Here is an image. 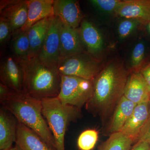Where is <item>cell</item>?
<instances>
[{"instance_id":"4dcf8cb0","label":"cell","mask_w":150,"mask_h":150,"mask_svg":"<svg viewBox=\"0 0 150 150\" xmlns=\"http://www.w3.org/2000/svg\"><path fill=\"white\" fill-rule=\"evenodd\" d=\"M130 150H150L149 146L146 142L143 140H138Z\"/></svg>"},{"instance_id":"d6a6232c","label":"cell","mask_w":150,"mask_h":150,"mask_svg":"<svg viewBox=\"0 0 150 150\" xmlns=\"http://www.w3.org/2000/svg\"><path fill=\"white\" fill-rule=\"evenodd\" d=\"M148 30H149V32L150 33V22L149 23H148Z\"/></svg>"},{"instance_id":"6da1fadb","label":"cell","mask_w":150,"mask_h":150,"mask_svg":"<svg viewBox=\"0 0 150 150\" xmlns=\"http://www.w3.org/2000/svg\"><path fill=\"white\" fill-rule=\"evenodd\" d=\"M129 75L121 62L106 65L93 80V93L85 105L88 111L103 118L112 114L123 96Z\"/></svg>"},{"instance_id":"7402d4cb","label":"cell","mask_w":150,"mask_h":150,"mask_svg":"<svg viewBox=\"0 0 150 150\" xmlns=\"http://www.w3.org/2000/svg\"><path fill=\"white\" fill-rule=\"evenodd\" d=\"M18 31L13 40L12 50L15 59L21 62L28 59L30 44L27 31Z\"/></svg>"},{"instance_id":"8992f818","label":"cell","mask_w":150,"mask_h":150,"mask_svg":"<svg viewBox=\"0 0 150 150\" xmlns=\"http://www.w3.org/2000/svg\"><path fill=\"white\" fill-rule=\"evenodd\" d=\"M100 62L89 53L83 52L59 62L60 75L74 76L93 81L102 69Z\"/></svg>"},{"instance_id":"cb8c5ba5","label":"cell","mask_w":150,"mask_h":150,"mask_svg":"<svg viewBox=\"0 0 150 150\" xmlns=\"http://www.w3.org/2000/svg\"><path fill=\"white\" fill-rule=\"evenodd\" d=\"M90 2L95 6L105 12L115 11L122 1L120 0H92Z\"/></svg>"},{"instance_id":"52a82bcc","label":"cell","mask_w":150,"mask_h":150,"mask_svg":"<svg viewBox=\"0 0 150 150\" xmlns=\"http://www.w3.org/2000/svg\"><path fill=\"white\" fill-rule=\"evenodd\" d=\"M62 21L54 16L37 57L48 67L58 68L60 54V28Z\"/></svg>"},{"instance_id":"277c9868","label":"cell","mask_w":150,"mask_h":150,"mask_svg":"<svg viewBox=\"0 0 150 150\" xmlns=\"http://www.w3.org/2000/svg\"><path fill=\"white\" fill-rule=\"evenodd\" d=\"M42 112L53 134L56 150H65V137L68 127L82 116L81 109L62 103L57 97L42 100Z\"/></svg>"},{"instance_id":"2e32d148","label":"cell","mask_w":150,"mask_h":150,"mask_svg":"<svg viewBox=\"0 0 150 150\" xmlns=\"http://www.w3.org/2000/svg\"><path fill=\"white\" fill-rule=\"evenodd\" d=\"M18 121L11 112L0 109V150H9L16 141Z\"/></svg>"},{"instance_id":"83f0119b","label":"cell","mask_w":150,"mask_h":150,"mask_svg":"<svg viewBox=\"0 0 150 150\" xmlns=\"http://www.w3.org/2000/svg\"><path fill=\"white\" fill-rule=\"evenodd\" d=\"M16 93L11 89L1 83H0V102L1 103L10 99Z\"/></svg>"},{"instance_id":"ac0fdd59","label":"cell","mask_w":150,"mask_h":150,"mask_svg":"<svg viewBox=\"0 0 150 150\" xmlns=\"http://www.w3.org/2000/svg\"><path fill=\"white\" fill-rule=\"evenodd\" d=\"M54 16L38 22L27 31L30 44L28 59L38 56Z\"/></svg>"},{"instance_id":"f546056e","label":"cell","mask_w":150,"mask_h":150,"mask_svg":"<svg viewBox=\"0 0 150 150\" xmlns=\"http://www.w3.org/2000/svg\"><path fill=\"white\" fill-rule=\"evenodd\" d=\"M150 91V63L142 68L140 71Z\"/></svg>"},{"instance_id":"603a6c76","label":"cell","mask_w":150,"mask_h":150,"mask_svg":"<svg viewBox=\"0 0 150 150\" xmlns=\"http://www.w3.org/2000/svg\"><path fill=\"white\" fill-rule=\"evenodd\" d=\"M98 133L95 129H89L83 131L77 140L78 147L79 150H92L96 144Z\"/></svg>"},{"instance_id":"9a60e30c","label":"cell","mask_w":150,"mask_h":150,"mask_svg":"<svg viewBox=\"0 0 150 150\" xmlns=\"http://www.w3.org/2000/svg\"><path fill=\"white\" fill-rule=\"evenodd\" d=\"M15 143L19 150H56L35 131L19 122Z\"/></svg>"},{"instance_id":"d6986e66","label":"cell","mask_w":150,"mask_h":150,"mask_svg":"<svg viewBox=\"0 0 150 150\" xmlns=\"http://www.w3.org/2000/svg\"><path fill=\"white\" fill-rule=\"evenodd\" d=\"M136 105L123 96L112 113L108 129L110 135L121 131L131 117Z\"/></svg>"},{"instance_id":"d4e9b609","label":"cell","mask_w":150,"mask_h":150,"mask_svg":"<svg viewBox=\"0 0 150 150\" xmlns=\"http://www.w3.org/2000/svg\"><path fill=\"white\" fill-rule=\"evenodd\" d=\"M139 22L135 20L127 19L120 23L118 28L119 36L122 38L128 37L137 27Z\"/></svg>"},{"instance_id":"5b68a950","label":"cell","mask_w":150,"mask_h":150,"mask_svg":"<svg viewBox=\"0 0 150 150\" xmlns=\"http://www.w3.org/2000/svg\"><path fill=\"white\" fill-rule=\"evenodd\" d=\"M61 78L60 91L57 97L64 104L81 110L92 96L93 80L61 75Z\"/></svg>"},{"instance_id":"ffe728a7","label":"cell","mask_w":150,"mask_h":150,"mask_svg":"<svg viewBox=\"0 0 150 150\" xmlns=\"http://www.w3.org/2000/svg\"><path fill=\"white\" fill-rule=\"evenodd\" d=\"M81 38L90 54H95L101 49L103 41L101 34L92 23L83 20L79 28Z\"/></svg>"},{"instance_id":"9c48e42d","label":"cell","mask_w":150,"mask_h":150,"mask_svg":"<svg viewBox=\"0 0 150 150\" xmlns=\"http://www.w3.org/2000/svg\"><path fill=\"white\" fill-rule=\"evenodd\" d=\"M59 61L84 52L79 28H74L62 22L60 28Z\"/></svg>"},{"instance_id":"44dd1931","label":"cell","mask_w":150,"mask_h":150,"mask_svg":"<svg viewBox=\"0 0 150 150\" xmlns=\"http://www.w3.org/2000/svg\"><path fill=\"white\" fill-rule=\"evenodd\" d=\"M134 143L131 139L121 132L110 135L102 143L97 150H130Z\"/></svg>"},{"instance_id":"484cf974","label":"cell","mask_w":150,"mask_h":150,"mask_svg":"<svg viewBox=\"0 0 150 150\" xmlns=\"http://www.w3.org/2000/svg\"><path fill=\"white\" fill-rule=\"evenodd\" d=\"M145 46L143 43H137L132 52L131 58V66L134 68H138L143 62L144 58Z\"/></svg>"},{"instance_id":"4fadbf2b","label":"cell","mask_w":150,"mask_h":150,"mask_svg":"<svg viewBox=\"0 0 150 150\" xmlns=\"http://www.w3.org/2000/svg\"><path fill=\"white\" fill-rule=\"evenodd\" d=\"M123 96L137 105L150 101V91L140 71L129 75Z\"/></svg>"},{"instance_id":"836d02e7","label":"cell","mask_w":150,"mask_h":150,"mask_svg":"<svg viewBox=\"0 0 150 150\" xmlns=\"http://www.w3.org/2000/svg\"><path fill=\"white\" fill-rule=\"evenodd\" d=\"M149 111H150V110H149Z\"/></svg>"},{"instance_id":"7c38bea8","label":"cell","mask_w":150,"mask_h":150,"mask_svg":"<svg viewBox=\"0 0 150 150\" xmlns=\"http://www.w3.org/2000/svg\"><path fill=\"white\" fill-rule=\"evenodd\" d=\"M54 13L66 25L78 28L83 18L79 1L73 0H54Z\"/></svg>"},{"instance_id":"4316f807","label":"cell","mask_w":150,"mask_h":150,"mask_svg":"<svg viewBox=\"0 0 150 150\" xmlns=\"http://www.w3.org/2000/svg\"><path fill=\"white\" fill-rule=\"evenodd\" d=\"M12 33L11 29L8 22L2 16L0 17V43L1 44L5 43L9 38L11 33Z\"/></svg>"},{"instance_id":"e0dca14e","label":"cell","mask_w":150,"mask_h":150,"mask_svg":"<svg viewBox=\"0 0 150 150\" xmlns=\"http://www.w3.org/2000/svg\"><path fill=\"white\" fill-rule=\"evenodd\" d=\"M54 0H28L27 21L19 31H27L38 22L54 16Z\"/></svg>"},{"instance_id":"1f68e13d","label":"cell","mask_w":150,"mask_h":150,"mask_svg":"<svg viewBox=\"0 0 150 150\" xmlns=\"http://www.w3.org/2000/svg\"><path fill=\"white\" fill-rule=\"evenodd\" d=\"M9 150H19L18 149V148L16 146H15L13 147H12Z\"/></svg>"},{"instance_id":"30bf717a","label":"cell","mask_w":150,"mask_h":150,"mask_svg":"<svg viewBox=\"0 0 150 150\" xmlns=\"http://www.w3.org/2000/svg\"><path fill=\"white\" fill-rule=\"evenodd\" d=\"M1 83L17 93H23V73L20 64L12 56L3 62L0 71Z\"/></svg>"},{"instance_id":"7a4b0ae2","label":"cell","mask_w":150,"mask_h":150,"mask_svg":"<svg viewBox=\"0 0 150 150\" xmlns=\"http://www.w3.org/2000/svg\"><path fill=\"white\" fill-rule=\"evenodd\" d=\"M19 63L23 71V93L41 100L58 96L61 78L58 68L48 67L37 56Z\"/></svg>"},{"instance_id":"5bb4252c","label":"cell","mask_w":150,"mask_h":150,"mask_svg":"<svg viewBox=\"0 0 150 150\" xmlns=\"http://www.w3.org/2000/svg\"><path fill=\"white\" fill-rule=\"evenodd\" d=\"M150 102L136 105L134 111L120 132L136 143L141 130L150 116Z\"/></svg>"},{"instance_id":"3957f363","label":"cell","mask_w":150,"mask_h":150,"mask_svg":"<svg viewBox=\"0 0 150 150\" xmlns=\"http://www.w3.org/2000/svg\"><path fill=\"white\" fill-rule=\"evenodd\" d=\"M1 104L18 122L35 131L51 147L56 150L54 137L42 112L41 100L23 93H16L10 99Z\"/></svg>"},{"instance_id":"8fae6325","label":"cell","mask_w":150,"mask_h":150,"mask_svg":"<svg viewBox=\"0 0 150 150\" xmlns=\"http://www.w3.org/2000/svg\"><path fill=\"white\" fill-rule=\"evenodd\" d=\"M117 15L135 20L143 25L150 22V0L122 1L115 11Z\"/></svg>"},{"instance_id":"ba28073f","label":"cell","mask_w":150,"mask_h":150,"mask_svg":"<svg viewBox=\"0 0 150 150\" xmlns=\"http://www.w3.org/2000/svg\"><path fill=\"white\" fill-rule=\"evenodd\" d=\"M1 16L4 18L10 25L12 33L21 29L27 21V1H1Z\"/></svg>"},{"instance_id":"f1b7e54d","label":"cell","mask_w":150,"mask_h":150,"mask_svg":"<svg viewBox=\"0 0 150 150\" xmlns=\"http://www.w3.org/2000/svg\"><path fill=\"white\" fill-rule=\"evenodd\" d=\"M138 140H143L147 142L150 149V115L141 130L137 141Z\"/></svg>"}]
</instances>
